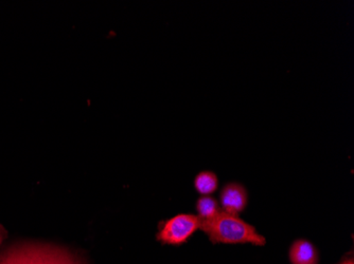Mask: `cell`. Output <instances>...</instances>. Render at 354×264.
<instances>
[{
    "label": "cell",
    "instance_id": "8",
    "mask_svg": "<svg viewBox=\"0 0 354 264\" xmlns=\"http://www.w3.org/2000/svg\"><path fill=\"white\" fill-rule=\"evenodd\" d=\"M3 232H1V230H0V243H1V242H3Z\"/></svg>",
    "mask_w": 354,
    "mask_h": 264
},
{
    "label": "cell",
    "instance_id": "2",
    "mask_svg": "<svg viewBox=\"0 0 354 264\" xmlns=\"http://www.w3.org/2000/svg\"><path fill=\"white\" fill-rule=\"evenodd\" d=\"M0 264H85L68 250L51 244L24 243L0 256Z\"/></svg>",
    "mask_w": 354,
    "mask_h": 264
},
{
    "label": "cell",
    "instance_id": "9",
    "mask_svg": "<svg viewBox=\"0 0 354 264\" xmlns=\"http://www.w3.org/2000/svg\"><path fill=\"white\" fill-rule=\"evenodd\" d=\"M344 264H354V263H353V261H352V260H350V261L345 262V263H344Z\"/></svg>",
    "mask_w": 354,
    "mask_h": 264
},
{
    "label": "cell",
    "instance_id": "1",
    "mask_svg": "<svg viewBox=\"0 0 354 264\" xmlns=\"http://www.w3.org/2000/svg\"><path fill=\"white\" fill-rule=\"evenodd\" d=\"M200 230L214 243H252L264 245L266 240L254 226L238 216L220 210L212 219L201 220Z\"/></svg>",
    "mask_w": 354,
    "mask_h": 264
},
{
    "label": "cell",
    "instance_id": "7",
    "mask_svg": "<svg viewBox=\"0 0 354 264\" xmlns=\"http://www.w3.org/2000/svg\"><path fill=\"white\" fill-rule=\"evenodd\" d=\"M196 210L201 220H208L212 219L220 212V206L218 201L212 196H204L198 199Z\"/></svg>",
    "mask_w": 354,
    "mask_h": 264
},
{
    "label": "cell",
    "instance_id": "3",
    "mask_svg": "<svg viewBox=\"0 0 354 264\" xmlns=\"http://www.w3.org/2000/svg\"><path fill=\"white\" fill-rule=\"evenodd\" d=\"M200 225L201 219L198 216L190 214H177L172 219L162 223L157 238L164 243H184L192 234L196 233Z\"/></svg>",
    "mask_w": 354,
    "mask_h": 264
},
{
    "label": "cell",
    "instance_id": "4",
    "mask_svg": "<svg viewBox=\"0 0 354 264\" xmlns=\"http://www.w3.org/2000/svg\"><path fill=\"white\" fill-rule=\"evenodd\" d=\"M220 196L224 212L234 216H238L248 205V192L243 185L239 183L225 185Z\"/></svg>",
    "mask_w": 354,
    "mask_h": 264
},
{
    "label": "cell",
    "instance_id": "6",
    "mask_svg": "<svg viewBox=\"0 0 354 264\" xmlns=\"http://www.w3.org/2000/svg\"><path fill=\"white\" fill-rule=\"evenodd\" d=\"M218 176L212 172H202L194 179V187L204 196L212 194L218 190Z\"/></svg>",
    "mask_w": 354,
    "mask_h": 264
},
{
    "label": "cell",
    "instance_id": "5",
    "mask_svg": "<svg viewBox=\"0 0 354 264\" xmlns=\"http://www.w3.org/2000/svg\"><path fill=\"white\" fill-rule=\"evenodd\" d=\"M290 260L293 264H317V251L311 242L297 240L290 250Z\"/></svg>",
    "mask_w": 354,
    "mask_h": 264
}]
</instances>
